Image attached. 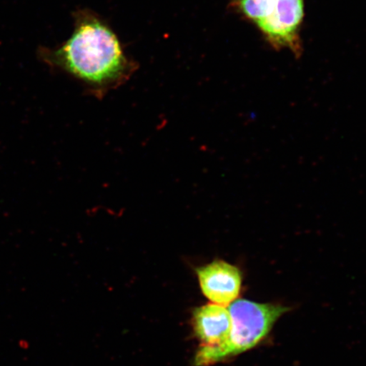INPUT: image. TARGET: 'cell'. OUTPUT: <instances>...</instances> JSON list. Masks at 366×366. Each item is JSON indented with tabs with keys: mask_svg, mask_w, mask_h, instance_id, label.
<instances>
[{
	"mask_svg": "<svg viewBox=\"0 0 366 366\" xmlns=\"http://www.w3.org/2000/svg\"><path fill=\"white\" fill-rule=\"evenodd\" d=\"M277 0H232L242 15L258 25L272 13Z\"/></svg>",
	"mask_w": 366,
	"mask_h": 366,
	"instance_id": "obj_6",
	"label": "cell"
},
{
	"mask_svg": "<svg viewBox=\"0 0 366 366\" xmlns=\"http://www.w3.org/2000/svg\"><path fill=\"white\" fill-rule=\"evenodd\" d=\"M304 8V0H277L272 13L257 25L273 47L300 53L299 31Z\"/></svg>",
	"mask_w": 366,
	"mask_h": 366,
	"instance_id": "obj_4",
	"label": "cell"
},
{
	"mask_svg": "<svg viewBox=\"0 0 366 366\" xmlns=\"http://www.w3.org/2000/svg\"><path fill=\"white\" fill-rule=\"evenodd\" d=\"M45 56L46 61L84 82L100 98L129 80L136 70L112 27L89 10L75 14L71 38Z\"/></svg>",
	"mask_w": 366,
	"mask_h": 366,
	"instance_id": "obj_1",
	"label": "cell"
},
{
	"mask_svg": "<svg viewBox=\"0 0 366 366\" xmlns=\"http://www.w3.org/2000/svg\"><path fill=\"white\" fill-rule=\"evenodd\" d=\"M230 305L232 332L227 345L219 352L217 363L257 346L267 337L277 320L290 310L280 305L246 300H235Z\"/></svg>",
	"mask_w": 366,
	"mask_h": 366,
	"instance_id": "obj_2",
	"label": "cell"
},
{
	"mask_svg": "<svg viewBox=\"0 0 366 366\" xmlns=\"http://www.w3.org/2000/svg\"><path fill=\"white\" fill-rule=\"evenodd\" d=\"M194 331L200 341L194 364L208 366L217 363V358L230 337L232 322L225 306L209 304L197 308L193 314Z\"/></svg>",
	"mask_w": 366,
	"mask_h": 366,
	"instance_id": "obj_3",
	"label": "cell"
},
{
	"mask_svg": "<svg viewBox=\"0 0 366 366\" xmlns=\"http://www.w3.org/2000/svg\"><path fill=\"white\" fill-rule=\"evenodd\" d=\"M195 272L201 290L213 304L230 305L239 296L242 273L236 265L216 259L197 267Z\"/></svg>",
	"mask_w": 366,
	"mask_h": 366,
	"instance_id": "obj_5",
	"label": "cell"
}]
</instances>
